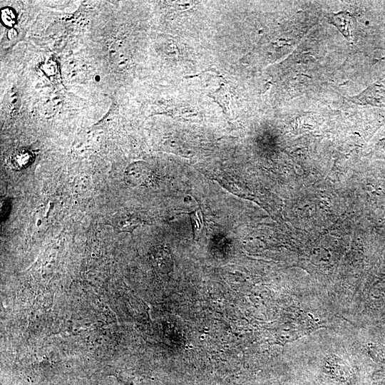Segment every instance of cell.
Instances as JSON below:
<instances>
[{
    "mask_svg": "<svg viewBox=\"0 0 385 385\" xmlns=\"http://www.w3.org/2000/svg\"><path fill=\"white\" fill-rule=\"evenodd\" d=\"M323 370L329 376L341 382H346L352 377V371L349 366L337 356H329L326 358Z\"/></svg>",
    "mask_w": 385,
    "mask_h": 385,
    "instance_id": "1",
    "label": "cell"
},
{
    "mask_svg": "<svg viewBox=\"0 0 385 385\" xmlns=\"http://www.w3.org/2000/svg\"><path fill=\"white\" fill-rule=\"evenodd\" d=\"M142 223L139 216L128 212L117 213L111 219V225L118 232L132 233Z\"/></svg>",
    "mask_w": 385,
    "mask_h": 385,
    "instance_id": "2",
    "label": "cell"
},
{
    "mask_svg": "<svg viewBox=\"0 0 385 385\" xmlns=\"http://www.w3.org/2000/svg\"><path fill=\"white\" fill-rule=\"evenodd\" d=\"M332 23L334 24L341 32L349 38L350 35V15L349 13L341 12L334 15L331 19Z\"/></svg>",
    "mask_w": 385,
    "mask_h": 385,
    "instance_id": "3",
    "label": "cell"
},
{
    "mask_svg": "<svg viewBox=\"0 0 385 385\" xmlns=\"http://www.w3.org/2000/svg\"><path fill=\"white\" fill-rule=\"evenodd\" d=\"M210 96L220 105L226 114L228 115L230 112H231L230 107V93L225 87L221 86L213 93V94L210 95Z\"/></svg>",
    "mask_w": 385,
    "mask_h": 385,
    "instance_id": "4",
    "label": "cell"
},
{
    "mask_svg": "<svg viewBox=\"0 0 385 385\" xmlns=\"http://www.w3.org/2000/svg\"><path fill=\"white\" fill-rule=\"evenodd\" d=\"M192 231L194 237L196 233H199L203 226V215L200 209H197L189 213Z\"/></svg>",
    "mask_w": 385,
    "mask_h": 385,
    "instance_id": "5",
    "label": "cell"
},
{
    "mask_svg": "<svg viewBox=\"0 0 385 385\" xmlns=\"http://www.w3.org/2000/svg\"><path fill=\"white\" fill-rule=\"evenodd\" d=\"M14 19L15 16L10 9H4L2 11V19L6 24H14L15 22Z\"/></svg>",
    "mask_w": 385,
    "mask_h": 385,
    "instance_id": "6",
    "label": "cell"
},
{
    "mask_svg": "<svg viewBox=\"0 0 385 385\" xmlns=\"http://www.w3.org/2000/svg\"><path fill=\"white\" fill-rule=\"evenodd\" d=\"M381 385H385V379L381 381Z\"/></svg>",
    "mask_w": 385,
    "mask_h": 385,
    "instance_id": "7",
    "label": "cell"
}]
</instances>
